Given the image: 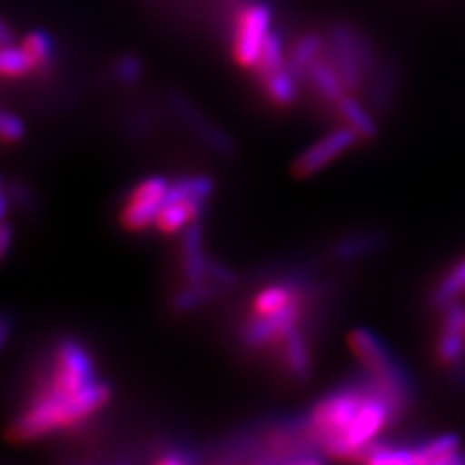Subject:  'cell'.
Segmentation results:
<instances>
[{
    "instance_id": "9",
    "label": "cell",
    "mask_w": 465,
    "mask_h": 465,
    "mask_svg": "<svg viewBox=\"0 0 465 465\" xmlns=\"http://www.w3.org/2000/svg\"><path fill=\"white\" fill-rule=\"evenodd\" d=\"M359 134L349 126L331 130L330 134L309 145L293 163V174L297 179H311L330 163L336 162L345 152H349L359 142Z\"/></svg>"
},
{
    "instance_id": "34",
    "label": "cell",
    "mask_w": 465,
    "mask_h": 465,
    "mask_svg": "<svg viewBox=\"0 0 465 465\" xmlns=\"http://www.w3.org/2000/svg\"><path fill=\"white\" fill-rule=\"evenodd\" d=\"M8 338H10V320L6 316H0V351L5 349Z\"/></svg>"
},
{
    "instance_id": "28",
    "label": "cell",
    "mask_w": 465,
    "mask_h": 465,
    "mask_svg": "<svg viewBox=\"0 0 465 465\" xmlns=\"http://www.w3.org/2000/svg\"><path fill=\"white\" fill-rule=\"evenodd\" d=\"M25 138V123L18 114L0 109V142L18 143Z\"/></svg>"
},
{
    "instance_id": "21",
    "label": "cell",
    "mask_w": 465,
    "mask_h": 465,
    "mask_svg": "<svg viewBox=\"0 0 465 465\" xmlns=\"http://www.w3.org/2000/svg\"><path fill=\"white\" fill-rule=\"evenodd\" d=\"M357 460L372 463V465H417L413 446L378 442V440H374L371 446L362 450Z\"/></svg>"
},
{
    "instance_id": "6",
    "label": "cell",
    "mask_w": 465,
    "mask_h": 465,
    "mask_svg": "<svg viewBox=\"0 0 465 465\" xmlns=\"http://www.w3.org/2000/svg\"><path fill=\"white\" fill-rule=\"evenodd\" d=\"M442 330L436 343V359L454 388L465 390V307L456 301L442 309Z\"/></svg>"
},
{
    "instance_id": "32",
    "label": "cell",
    "mask_w": 465,
    "mask_h": 465,
    "mask_svg": "<svg viewBox=\"0 0 465 465\" xmlns=\"http://www.w3.org/2000/svg\"><path fill=\"white\" fill-rule=\"evenodd\" d=\"M12 242H14V231L8 223H3L0 225V264H3L5 258L8 256Z\"/></svg>"
},
{
    "instance_id": "29",
    "label": "cell",
    "mask_w": 465,
    "mask_h": 465,
    "mask_svg": "<svg viewBox=\"0 0 465 465\" xmlns=\"http://www.w3.org/2000/svg\"><path fill=\"white\" fill-rule=\"evenodd\" d=\"M213 291L210 287H206V283L203 285H188L184 291H181V293L174 297L173 301V307L174 311H193L196 307H200L202 302H206L208 295H212Z\"/></svg>"
},
{
    "instance_id": "22",
    "label": "cell",
    "mask_w": 465,
    "mask_h": 465,
    "mask_svg": "<svg viewBox=\"0 0 465 465\" xmlns=\"http://www.w3.org/2000/svg\"><path fill=\"white\" fill-rule=\"evenodd\" d=\"M322 49H324L322 37L316 35V34L302 35L297 41V45L293 47V51H291V54H289L287 68L293 72V76L297 80L307 78L311 66L318 61L320 54H322Z\"/></svg>"
},
{
    "instance_id": "2",
    "label": "cell",
    "mask_w": 465,
    "mask_h": 465,
    "mask_svg": "<svg viewBox=\"0 0 465 465\" xmlns=\"http://www.w3.org/2000/svg\"><path fill=\"white\" fill-rule=\"evenodd\" d=\"M347 343L362 371L381 382L405 410H410L417 398L415 381L390 345L367 328L353 330L347 336Z\"/></svg>"
},
{
    "instance_id": "11",
    "label": "cell",
    "mask_w": 465,
    "mask_h": 465,
    "mask_svg": "<svg viewBox=\"0 0 465 465\" xmlns=\"http://www.w3.org/2000/svg\"><path fill=\"white\" fill-rule=\"evenodd\" d=\"M413 454L419 465H465L463 440L456 432H444L413 446Z\"/></svg>"
},
{
    "instance_id": "24",
    "label": "cell",
    "mask_w": 465,
    "mask_h": 465,
    "mask_svg": "<svg viewBox=\"0 0 465 465\" xmlns=\"http://www.w3.org/2000/svg\"><path fill=\"white\" fill-rule=\"evenodd\" d=\"M213 193V181L206 174H194V177H183L169 183L167 200H200L206 202Z\"/></svg>"
},
{
    "instance_id": "7",
    "label": "cell",
    "mask_w": 465,
    "mask_h": 465,
    "mask_svg": "<svg viewBox=\"0 0 465 465\" xmlns=\"http://www.w3.org/2000/svg\"><path fill=\"white\" fill-rule=\"evenodd\" d=\"M167 191L169 183L163 177H148L138 183L123 206V227L130 232H138L155 225L157 215L167 200Z\"/></svg>"
},
{
    "instance_id": "14",
    "label": "cell",
    "mask_w": 465,
    "mask_h": 465,
    "mask_svg": "<svg viewBox=\"0 0 465 465\" xmlns=\"http://www.w3.org/2000/svg\"><path fill=\"white\" fill-rule=\"evenodd\" d=\"M203 202L200 200H165L162 212H159L155 227L162 231L163 235H174V232H181L198 222L202 213Z\"/></svg>"
},
{
    "instance_id": "36",
    "label": "cell",
    "mask_w": 465,
    "mask_h": 465,
    "mask_svg": "<svg viewBox=\"0 0 465 465\" xmlns=\"http://www.w3.org/2000/svg\"><path fill=\"white\" fill-rule=\"evenodd\" d=\"M157 461H159V463H163V465H183V463H188L191 460H188V458H183V456L167 454V456H163V458H159Z\"/></svg>"
},
{
    "instance_id": "23",
    "label": "cell",
    "mask_w": 465,
    "mask_h": 465,
    "mask_svg": "<svg viewBox=\"0 0 465 465\" xmlns=\"http://www.w3.org/2000/svg\"><path fill=\"white\" fill-rule=\"evenodd\" d=\"M268 99L275 107H289L297 99V78L287 66L272 72V74L262 78Z\"/></svg>"
},
{
    "instance_id": "30",
    "label": "cell",
    "mask_w": 465,
    "mask_h": 465,
    "mask_svg": "<svg viewBox=\"0 0 465 465\" xmlns=\"http://www.w3.org/2000/svg\"><path fill=\"white\" fill-rule=\"evenodd\" d=\"M114 76L123 84H134L142 76V63L136 56H123L121 61L114 64Z\"/></svg>"
},
{
    "instance_id": "25",
    "label": "cell",
    "mask_w": 465,
    "mask_h": 465,
    "mask_svg": "<svg viewBox=\"0 0 465 465\" xmlns=\"http://www.w3.org/2000/svg\"><path fill=\"white\" fill-rule=\"evenodd\" d=\"M22 49L35 72H45L53 63V41L45 32H32L22 41Z\"/></svg>"
},
{
    "instance_id": "3",
    "label": "cell",
    "mask_w": 465,
    "mask_h": 465,
    "mask_svg": "<svg viewBox=\"0 0 465 465\" xmlns=\"http://www.w3.org/2000/svg\"><path fill=\"white\" fill-rule=\"evenodd\" d=\"M369 376L365 374V378L357 384L333 390L331 394L320 400L304 420V429H307L311 439L324 448L330 440L340 436L353 423L369 396Z\"/></svg>"
},
{
    "instance_id": "13",
    "label": "cell",
    "mask_w": 465,
    "mask_h": 465,
    "mask_svg": "<svg viewBox=\"0 0 465 465\" xmlns=\"http://www.w3.org/2000/svg\"><path fill=\"white\" fill-rule=\"evenodd\" d=\"M390 244V235L381 229L361 231L357 235L345 237L331 246V258L340 262H351L359 258H367L384 251Z\"/></svg>"
},
{
    "instance_id": "1",
    "label": "cell",
    "mask_w": 465,
    "mask_h": 465,
    "mask_svg": "<svg viewBox=\"0 0 465 465\" xmlns=\"http://www.w3.org/2000/svg\"><path fill=\"white\" fill-rule=\"evenodd\" d=\"M111 400V388L105 382H94L76 394H64L43 388L25 410L6 429L10 442H35L49 434L76 427L87 417L104 410Z\"/></svg>"
},
{
    "instance_id": "35",
    "label": "cell",
    "mask_w": 465,
    "mask_h": 465,
    "mask_svg": "<svg viewBox=\"0 0 465 465\" xmlns=\"http://www.w3.org/2000/svg\"><path fill=\"white\" fill-rule=\"evenodd\" d=\"M6 208H8L6 188H5V181H3V177H0V225L5 223V217H6Z\"/></svg>"
},
{
    "instance_id": "10",
    "label": "cell",
    "mask_w": 465,
    "mask_h": 465,
    "mask_svg": "<svg viewBox=\"0 0 465 465\" xmlns=\"http://www.w3.org/2000/svg\"><path fill=\"white\" fill-rule=\"evenodd\" d=\"M301 318V302L272 316H254L244 330V340L249 345L262 347L273 341H282L289 331H293Z\"/></svg>"
},
{
    "instance_id": "27",
    "label": "cell",
    "mask_w": 465,
    "mask_h": 465,
    "mask_svg": "<svg viewBox=\"0 0 465 465\" xmlns=\"http://www.w3.org/2000/svg\"><path fill=\"white\" fill-rule=\"evenodd\" d=\"M283 66H285V61H283V43H282V37L278 34L270 32L266 41H264V47H262L258 64L254 66V70L258 72L260 78H264V76L272 74V72L280 70Z\"/></svg>"
},
{
    "instance_id": "4",
    "label": "cell",
    "mask_w": 465,
    "mask_h": 465,
    "mask_svg": "<svg viewBox=\"0 0 465 465\" xmlns=\"http://www.w3.org/2000/svg\"><path fill=\"white\" fill-rule=\"evenodd\" d=\"M330 63L336 66L338 74L349 94H355L362 82L372 78L376 72L374 54L369 41L357 34L351 25L333 24L328 34Z\"/></svg>"
},
{
    "instance_id": "20",
    "label": "cell",
    "mask_w": 465,
    "mask_h": 465,
    "mask_svg": "<svg viewBox=\"0 0 465 465\" xmlns=\"http://www.w3.org/2000/svg\"><path fill=\"white\" fill-rule=\"evenodd\" d=\"M465 293V258H461L458 264L450 270L442 280L434 285L429 295L430 307L436 311L446 309L448 304L460 301V297Z\"/></svg>"
},
{
    "instance_id": "15",
    "label": "cell",
    "mask_w": 465,
    "mask_h": 465,
    "mask_svg": "<svg viewBox=\"0 0 465 465\" xmlns=\"http://www.w3.org/2000/svg\"><path fill=\"white\" fill-rule=\"evenodd\" d=\"M400 90V72L394 63L384 64L372 74L371 90V111L376 116H386L396 104Z\"/></svg>"
},
{
    "instance_id": "26",
    "label": "cell",
    "mask_w": 465,
    "mask_h": 465,
    "mask_svg": "<svg viewBox=\"0 0 465 465\" xmlns=\"http://www.w3.org/2000/svg\"><path fill=\"white\" fill-rule=\"evenodd\" d=\"M29 72H34V68L22 47H0V78H24Z\"/></svg>"
},
{
    "instance_id": "18",
    "label": "cell",
    "mask_w": 465,
    "mask_h": 465,
    "mask_svg": "<svg viewBox=\"0 0 465 465\" xmlns=\"http://www.w3.org/2000/svg\"><path fill=\"white\" fill-rule=\"evenodd\" d=\"M307 78L311 80L316 94L322 99H326L331 105H336L345 94H349L338 74L336 66L330 63V58L320 56L318 61L311 66Z\"/></svg>"
},
{
    "instance_id": "31",
    "label": "cell",
    "mask_w": 465,
    "mask_h": 465,
    "mask_svg": "<svg viewBox=\"0 0 465 465\" xmlns=\"http://www.w3.org/2000/svg\"><path fill=\"white\" fill-rule=\"evenodd\" d=\"M208 278L225 287L235 283V275H232V272L222 264H215V262H210L208 264Z\"/></svg>"
},
{
    "instance_id": "12",
    "label": "cell",
    "mask_w": 465,
    "mask_h": 465,
    "mask_svg": "<svg viewBox=\"0 0 465 465\" xmlns=\"http://www.w3.org/2000/svg\"><path fill=\"white\" fill-rule=\"evenodd\" d=\"M181 264L186 285H203L208 278L210 262L203 256V232L202 225L196 222L184 229Z\"/></svg>"
},
{
    "instance_id": "19",
    "label": "cell",
    "mask_w": 465,
    "mask_h": 465,
    "mask_svg": "<svg viewBox=\"0 0 465 465\" xmlns=\"http://www.w3.org/2000/svg\"><path fill=\"white\" fill-rule=\"evenodd\" d=\"M299 301V291L293 285H270L262 289L252 301V312L254 316H272L275 312H282Z\"/></svg>"
},
{
    "instance_id": "16",
    "label": "cell",
    "mask_w": 465,
    "mask_h": 465,
    "mask_svg": "<svg viewBox=\"0 0 465 465\" xmlns=\"http://www.w3.org/2000/svg\"><path fill=\"white\" fill-rule=\"evenodd\" d=\"M283 341V362L287 372L295 378L297 382H307L312 374V357L307 340H304L299 328L289 331Z\"/></svg>"
},
{
    "instance_id": "33",
    "label": "cell",
    "mask_w": 465,
    "mask_h": 465,
    "mask_svg": "<svg viewBox=\"0 0 465 465\" xmlns=\"http://www.w3.org/2000/svg\"><path fill=\"white\" fill-rule=\"evenodd\" d=\"M3 45H14V34L8 24L0 18V47Z\"/></svg>"
},
{
    "instance_id": "17",
    "label": "cell",
    "mask_w": 465,
    "mask_h": 465,
    "mask_svg": "<svg viewBox=\"0 0 465 465\" xmlns=\"http://www.w3.org/2000/svg\"><path fill=\"white\" fill-rule=\"evenodd\" d=\"M333 107H336L345 126L357 133L361 140H374L378 136V123L372 116V111L362 107L351 94H345Z\"/></svg>"
},
{
    "instance_id": "8",
    "label": "cell",
    "mask_w": 465,
    "mask_h": 465,
    "mask_svg": "<svg viewBox=\"0 0 465 465\" xmlns=\"http://www.w3.org/2000/svg\"><path fill=\"white\" fill-rule=\"evenodd\" d=\"M272 10L266 5H254L244 8L237 20L235 45L232 54L242 68H254L264 47V41L270 34Z\"/></svg>"
},
{
    "instance_id": "5",
    "label": "cell",
    "mask_w": 465,
    "mask_h": 465,
    "mask_svg": "<svg viewBox=\"0 0 465 465\" xmlns=\"http://www.w3.org/2000/svg\"><path fill=\"white\" fill-rule=\"evenodd\" d=\"M97 382L95 367L90 353L74 341L64 340L56 345L53 355V371L45 388L64 394H76V391Z\"/></svg>"
}]
</instances>
